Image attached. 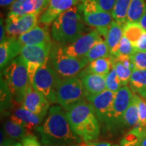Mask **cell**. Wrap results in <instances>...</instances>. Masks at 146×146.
<instances>
[{
	"label": "cell",
	"mask_w": 146,
	"mask_h": 146,
	"mask_svg": "<svg viewBox=\"0 0 146 146\" xmlns=\"http://www.w3.org/2000/svg\"><path fill=\"white\" fill-rule=\"evenodd\" d=\"M62 81V78L58 75L48 60L36 71L32 85L45 97L50 104H56L57 90Z\"/></svg>",
	"instance_id": "6"
},
{
	"label": "cell",
	"mask_w": 146,
	"mask_h": 146,
	"mask_svg": "<svg viewBox=\"0 0 146 146\" xmlns=\"http://www.w3.org/2000/svg\"><path fill=\"white\" fill-rule=\"evenodd\" d=\"M133 93L146 99V70L134 68L129 81Z\"/></svg>",
	"instance_id": "20"
},
{
	"label": "cell",
	"mask_w": 146,
	"mask_h": 146,
	"mask_svg": "<svg viewBox=\"0 0 146 146\" xmlns=\"http://www.w3.org/2000/svg\"><path fill=\"white\" fill-rule=\"evenodd\" d=\"M16 1L17 0H0V5L2 7L8 6V5H12V3L16 2Z\"/></svg>",
	"instance_id": "45"
},
{
	"label": "cell",
	"mask_w": 146,
	"mask_h": 146,
	"mask_svg": "<svg viewBox=\"0 0 146 146\" xmlns=\"http://www.w3.org/2000/svg\"><path fill=\"white\" fill-rule=\"evenodd\" d=\"M43 146H53V145H43Z\"/></svg>",
	"instance_id": "48"
},
{
	"label": "cell",
	"mask_w": 146,
	"mask_h": 146,
	"mask_svg": "<svg viewBox=\"0 0 146 146\" xmlns=\"http://www.w3.org/2000/svg\"><path fill=\"white\" fill-rule=\"evenodd\" d=\"M145 101H146V99H145Z\"/></svg>",
	"instance_id": "50"
},
{
	"label": "cell",
	"mask_w": 146,
	"mask_h": 146,
	"mask_svg": "<svg viewBox=\"0 0 146 146\" xmlns=\"http://www.w3.org/2000/svg\"><path fill=\"white\" fill-rule=\"evenodd\" d=\"M73 132L84 142L96 141L100 134V123L92 105L86 99L66 110Z\"/></svg>",
	"instance_id": "3"
},
{
	"label": "cell",
	"mask_w": 146,
	"mask_h": 146,
	"mask_svg": "<svg viewBox=\"0 0 146 146\" xmlns=\"http://www.w3.org/2000/svg\"><path fill=\"white\" fill-rule=\"evenodd\" d=\"M50 102L41 93L31 84L27 89L21 106L35 114L46 116L50 109Z\"/></svg>",
	"instance_id": "14"
},
{
	"label": "cell",
	"mask_w": 146,
	"mask_h": 146,
	"mask_svg": "<svg viewBox=\"0 0 146 146\" xmlns=\"http://www.w3.org/2000/svg\"><path fill=\"white\" fill-rule=\"evenodd\" d=\"M53 146H79L78 144H72V145H53Z\"/></svg>",
	"instance_id": "46"
},
{
	"label": "cell",
	"mask_w": 146,
	"mask_h": 146,
	"mask_svg": "<svg viewBox=\"0 0 146 146\" xmlns=\"http://www.w3.org/2000/svg\"><path fill=\"white\" fill-rule=\"evenodd\" d=\"M109 56H110V54L108 46L106 39L102 37L96 42L94 47L87 53L85 58L89 62H91L100 58L109 57Z\"/></svg>",
	"instance_id": "24"
},
{
	"label": "cell",
	"mask_w": 146,
	"mask_h": 146,
	"mask_svg": "<svg viewBox=\"0 0 146 146\" xmlns=\"http://www.w3.org/2000/svg\"><path fill=\"white\" fill-rule=\"evenodd\" d=\"M105 78L107 89L110 91L116 93L123 86L114 68H112L110 72L106 76Z\"/></svg>",
	"instance_id": "31"
},
{
	"label": "cell",
	"mask_w": 146,
	"mask_h": 146,
	"mask_svg": "<svg viewBox=\"0 0 146 146\" xmlns=\"http://www.w3.org/2000/svg\"><path fill=\"white\" fill-rule=\"evenodd\" d=\"M96 1L102 10L112 13L116 0H96Z\"/></svg>",
	"instance_id": "37"
},
{
	"label": "cell",
	"mask_w": 146,
	"mask_h": 146,
	"mask_svg": "<svg viewBox=\"0 0 146 146\" xmlns=\"http://www.w3.org/2000/svg\"><path fill=\"white\" fill-rule=\"evenodd\" d=\"M47 26L42 27L36 25L28 32L18 36V40L23 45H35L52 43V38Z\"/></svg>",
	"instance_id": "16"
},
{
	"label": "cell",
	"mask_w": 146,
	"mask_h": 146,
	"mask_svg": "<svg viewBox=\"0 0 146 146\" xmlns=\"http://www.w3.org/2000/svg\"><path fill=\"white\" fill-rule=\"evenodd\" d=\"M35 130L41 136L43 145H65L81 143V139L71 129L65 109L60 105L50 108L43 123Z\"/></svg>",
	"instance_id": "1"
},
{
	"label": "cell",
	"mask_w": 146,
	"mask_h": 146,
	"mask_svg": "<svg viewBox=\"0 0 146 146\" xmlns=\"http://www.w3.org/2000/svg\"><path fill=\"white\" fill-rule=\"evenodd\" d=\"M139 124L138 108L134 96L130 106L126 110L124 115L123 127L126 128H133Z\"/></svg>",
	"instance_id": "29"
},
{
	"label": "cell",
	"mask_w": 146,
	"mask_h": 146,
	"mask_svg": "<svg viewBox=\"0 0 146 146\" xmlns=\"http://www.w3.org/2000/svg\"><path fill=\"white\" fill-rule=\"evenodd\" d=\"M81 1H83V0H81Z\"/></svg>",
	"instance_id": "49"
},
{
	"label": "cell",
	"mask_w": 146,
	"mask_h": 146,
	"mask_svg": "<svg viewBox=\"0 0 146 146\" xmlns=\"http://www.w3.org/2000/svg\"><path fill=\"white\" fill-rule=\"evenodd\" d=\"M14 146H23V144L19 143V142H16V143H14Z\"/></svg>",
	"instance_id": "47"
},
{
	"label": "cell",
	"mask_w": 146,
	"mask_h": 146,
	"mask_svg": "<svg viewBox=\"0 0 146 146\" xmlns=\"http://www.w3.org/2000/svg\"><path fill=\"white\" fill-rule=\"evenodd\" d=\"M85 25L81 3L76 4L54 20L51 36L56 43L62 46L71 44L85 34Z\"/></svg>",
	"instance_id": "2"
},
{
	"label": "cell",
	"mask_w": 146,
	"mask_h": 146,
	"mask_svg": "<svg viewBox=\"0 0 146 146\" xmlns=\"http://www.w3.org/2000/svg\"><path fill=\"white\" fill-rule=\"evenodd\" d=\"M14 115L23 120L27 129L31 131L39 126L45 119V116L35 114L23 107L18 108L14 112Z\"/></svg>",
	"instance_id": "22"
},
{
	"label": "cell",
	"mask_w": 146,
	"mask_h": 146,
	"mask_svg": "<svg viewBox=\"0 0 146 146\" xmlns=\"http://www.w3.org/2000/svg\"><path fill=\"white\" fill-rule=\"evenodd\" d=\"M138 23L141 25L144 30L146 31V9L145 12H144V14H143V16H142L141 18L139 21Z\"/></svg>",
	"instance_id": "43"
},
{
	"label": "cell",
	"mask_w": 146,
	"mask_h": 146,
	"mask_svg": "<svg viewBox=\"0 0 146 146\" xmlns=\"http://www.w3.org/2000/svg\"><path fill=\"white\" fill-rule=\"evenodd\" d=\"M112 68L116 71L123 86L129 83L133 69L126 66L123 62L117 57L112 56Z\"/></svg>",
	"instance_id": "28"
},
{
	"label": "cell",
	"mask_w": 146,
	"mask_h": 146,
	"mask_svg": "<svg viewBox=\"0 0 146 146\" xmlns=\"http://www.w3.org/2000/svg\"><path fill=\"white\" fill-rule=\"evenodd\" d=\"M50 0H23V9L26 14H40L46 9Z\"/></svg>",
	"instance_id": "30"
},
{
	"label": "cell",
	"mask_w": 146,
	"mask_h": 146,
	"mask_svg": "<svg viewBox=\"0 0 146 146\" xmlns=\"http://www.w3.org/2000/svg\"><path fill=\"white\" fill-rule=\"evenodd\" d=\"M136 146H146V130L142 135L141 139H140Z\"/></svg>",
	"instance_id": "44"
},
{
	"label": "cell",
	"mask_w": 146,
	"mask_h": 146,
	"mask_svg": "<svg viewBox=\"0 0 146 146\" xmlns=\"http://www.w3.org/2000/svg\"><path fill=\"white\" fill-rule=\"evenodd\" d=\"M135 52L136 51L135 50L132 43L123 35L120 43L117 57L119 56H131L133 54H134Z\"/></svg>",
	"instance_id": "34"
},
{
	"label": "cell",
	"mask_w": 146,
	"mask_h": 146,
	"mask_svg": "<svg viewBox=\"0 0 146 146\" xmlns=\"http://www.w3.org/2000/svg\"><path fill=\"white\" fill-rule=\"evenodd\" d=\"M0 27H1V36H0V41L1 43H3L8 39V37H6V31H5V26L3 24V18H1V23H0Z\"/></svg>",
	"instance_id": "41"
},
{
	"label": "cell",
	"mask_w": 146,
	"mask_h": 146,
	"mask_svg": "<svg viewBox=\"0 0 146 146\" xmlns=\"http://www.w3.org/2000/svg\"><path fill=\"white\" fill-rule=\"evenodd\" d=\"M131 2V0H116L112 12L114 21L122 25L127 23V14Z\"/></svg>",
	"instance_id": "27"
},
{
	"label": "cell",
	"mask_w": 146,
	"mask_h": 146,
	"mask_svg": "<svg viewBox=\"0 0 146 146\" xmlns=\"http://www.w3.org/2000/svg\"><path fill=\"white\" fill-rule=\"evenodd\" d=\"M21 143L23 146H41L36 137L32 134L24 138Z\"/></svg>",
	"instance_id": "38"
},
{
	"label": "cell",
	"mask_w": 146,
	"mask_h": 146,
	"mask_svg": "<svg viewBox=\"0 0 146 146\" xmlns=\"http://www.w3.org/2000/svg\"><path fill=\"white\" fill-rule=\"evenodd\" d=\"M87 95L79 76L64 78L57 90V104L66 110L86 99Z\"/></svg>",
	"instance_id": "7"
},
{
	"label": "cell",
	"mask_w": 146,
	"mask_h": 146,
	"mask_svg": "<svg viewBox=\"0 0 146 146\" xmlns=\"http://www.w3.org/2000/svg\"><path fill=\"white\" fill-rule=\"evenodd\" d=\"M23 0H17L16 2L12 3L10 6L8 14L14 16L26 15L23 9Z\"/></svg>",
	"instance_id": "36"
},
{
	"label": "cell",
	"mask_w": 146,
	"mask_h": 146,
	"mask_svg": "<svg viewBox=\"0 0 146 146\" xmlns=\"http://www.w3.org/2000/svg\"><path fill=\"white\" fill-rule=\"evenodd\" d=\"M133 47L136 52H146V31L142 35L141 39L139 40Z\"/></svg>",
	"instance_id": "39"
},
{
	"label": "cell",
	"mask_w": 146,
	"mask_h": 146,
	"mask_svg": "<svg viewBox=\"0 0 146 146\" xmlns=\"http://www.w3.org/2000/svg\"><path fill=\"white\" fill-rule=\"evenodd\" d=\"M4 131L9 137L21 141L27 136L31 135L30 131L28 130L27 128L14 123L10 120H7L5 123Z\"/></svg>",
	"instance_id": "23"
},
{
	"label": "cell",
	"mask_w": 146,
	"mask_h": 146,
	"mask_svg": "<svg viewBox=\"0 0 146 146\" xmlns=\"http://www.w3.org/2000/svg\"><path fill=\"white\" fill-rule=\"evenodd\" d=\"M23 45L18 38H8L0 45V67L3 70L9 63L21 54Z\"/></svg>",
	"instance_id": "17"
},
{
	"label": "cell",
	"mask_w": 146,
	"mask_h": 146,
	"mask_svg": "<svg viewBox=\"0 0 146 146\" xmlns=\"http://www.w3.org/2000/svg\"><path fill=\"white\" fill-rule=\"evenodd\" d=\"M112 69V56L102 58L91 62L83 70L84 72L94 73L106 77Z\"/></svg>",
	"instance_id": "21"
},
{
	"label": "cell",
	"mask_w": 146,
	"mask_h": 146,
	"mask_svg": "<svg viewBox=\"0 0 146 146\" xmlns=\"http://www.w3.org/2000/svg\"><path fill=\"white\" fill-rule=\"evenodd\" d=\"M81 7L85 24L94 27L102 37L106 38L110 25L114 21L112 13L102 10L96 0L81 1Z\"/></svg>",
	"instance_id": "8"
},
{
	"label": "cell",
	"mask_w": 146,
	"mask_h": 146,
	"mask_svg": "<svg viewBox=\"0 0 146 146\" xmlns=\"http://www.w3.org/2000/svg\"><path fill=\"white\" fill-rule=\"evenodd\" d=\"M102 37L99 32L94 29L84 34L74 43L62 46L64 52L68 56L78 58H85L96 42Z\"/></svg>",
	"instance_id": "12"
},
{
	"label": "cell",
	"mask_w": 146,
	"mask_h": 146,
	"mask_svg": "<svg viewBox=\"0 0 146 146\" xmlns=\"http://www.w3.org/2000/svg\"><path fill=\"white\" fill-rule=\"evenodd\" d=\"M115 95L116 93L107 89L98 94L87 95V101L92 105L100 123L105 124L106 121L110 111L112 108Z\"/></svg>",
	"instance_id": "13"
},
{
	"label": "cell",
	"mask_w": 146,
	"mask_h": 146,
	"mask_svg": "<svg viewBox=\"0 0 146 146\" xmlns=\"http://www.w3.org/2000/svg\"><path fill=\"white\" fill-rule=\"evenodd\" d=\"M79 0H50L47 8L39 17V22L45 25L52 24L60 14L77 4Z\"/></svg>",
	"instance_id": "15"
},
{
	"label": "cell",
	"mask_w": 146,
	"mask_h": 146,
	"mask_svg": "<svg viewBox=\"0 0 146 146\" xmlns=\"http://www.w3.org/2000/svg\"><path fill=\"white\" fill-rule=\"evenodd\" d=\"M79 146H119L117 144H114L109 142H81L78 143Z\"/></svg>",
	"instance_id": "40"
},
{
	"label": "cell",
	"mask_w": 146,
	"mask_h": 146,
	"mask_svg": "<svg viewBox=\"0 0 146 146\" xmlns=\"http://www.w3.org/2000/svg\"><path fill=\"white\" fill-rule=\"evenodd\" d=\"M49 60L62 78L76 76L89 64L85 57L78 58L68 56L63 50L62 46L56 42L52 44Z\"/></svg>",
	"instance_id": "5"
},
{
	"label": "cell",
	"mask_w": 146,
	"mask_h": 146,
	"mask_svg": "<svg viewBox=\"0 0 146 146\" xmlns=\"http://www.w3.org/2000/svg\"><path fill=\"white\" fill-rule=\"evenodd\" d=\"M85 91L89 95H96L107 89L104 76L82 70L78 74Z\"/></svg>",
	"instance_id": "18"
},
{
	"label": "cell",
	"mask_w": 146,
	"mask_h": 146,
	"mask_svg": "<svg viewBox=\"0 0 146 146\" xmlns=\"http://www.w3.org/2000/svg\"><path fill=\"white\" fill-rule=\"evenodd\" d=\"M12 99V95L8 85L4 80L1 76V112L5 109H8L11 105V100Z\"/></svg>",
	"instance_id": "32"
},
{
	"label": "cell",
	"mask_w": 146,
	"mask_h": 146,
	"mask_svg": "<svg viewBox=\"0 0 146 146\" xmlns=\"http://www.w3.org/2000/svg\"><path fill=\"white\" fill-rule=\"evenodd\" d=\"M145 31L138 23H127L123 25V35L135 46Z\"/></svg>",
	"instance_id": "25"
},
{
	"label": "cell",
	"mask_w": 146,
	"mask_h": 146,
	"mask_svg": "<svg viewBox=\"0 0 146 146\" xmlns=\"http://www.w3.org/2000/svg\"><path fill=\"white\" fill-rule=\"evenodd\" d=\"M52 44L53 43L23 45L21 56L27 62L29 77L31 85L36 71L49 60Z\"/></svg>",
	"instance_id": "10"
},
{
	"label": "cell",
	"mask_w": 146,
	"mask_h": 146,
	"mask_svg": "<svg viewBox=\"0 0 146 146\" xmlns=\"http://www.w3.org/2000/svg\"><path fill=\"white\" fill-rule=\"evenodd\" d=\"M133 96L138 108L139 123L142 127H146V101L137 94L133 93Z\"/></svg>",
	"instance_id": "33"
},
{
	"label": "cell",
	"mask_w": 146,
	"mask_h": 146,
	"mask_svg": "<svg viewBox=\"0 0 146 146\" xmlns=\"http://www.w3.org/2000/svg\"><path fill=\"white\" fill-rule=\"evenodd\" d=\"M133 93L127 85L123 86L116 93L114 102L105 125L110 129L123 127L124 115L133 100Z\"/></svg>",
	"instance_id": "9"
},
{
	"label": "cell",
	"mask_w": 146,
	"mask_h": 146,
	"mask_svg": "<svg viewBox=\"0 0 146 146\" xmlns=\"http://www.w3.org/2000/svg\"><path fill=\"white\" fill-rule=\"evenodd\" d=\"M15 143L16 141L14 139L9 137L4 139V141L1 143V146H14Z\"/></svg>",
	"instance_id": "42"
},
{
	"label": "cell",
	"mask_w": 146,
	"mask_h": 146,
	"mask_svg": "<svg viewBox=\"0 0 146 146\" xmlns=\"http://www.w3.org/2000/svg\"><path fill=\"white\" fill-rule=\"evenodd\" d=\"M123 36V25L114 21L110 25L105 39L110 56L117 57L120 43Z\"/></svg>",
	"instance_id": "19"
},
{
	"label": "cell",
	"mask_w": 146,
	"mask_h": 146,
	"mask_svg": "<svg viewBox=\"0 0 146 146\" xmlns=\"http://www.w3.org/2000/svg\"><path fill=\"white\" fill-rule=\"evenodd\" d=\"M131 59L135 68L146 70V52H135L131 56Z\"/></svg>",
	"instance_id": "35"
},
{
	"label": "cell",
	"mask_w": 146,
	"mask_h": 146,
	"mask_svg": "<svg viewBox=\"0 0 146 146\" xmlns=\"http://www.w3.org/2000/svg\"><path fill=\"white\" fill-rule=\"evenodd\" d=\"M3 75L13 101L22 105L27 89L31 84L25 60L21 56H17L5 67Z\"/></svg>",
	"instance_id": "4"
},
{
	"label": "cell",
	"mask_w": 146,
	"mask_h": 146,
	"mask_svg": "<svg viewBox=\"0 0 146 146\" xmlns=\"http://www.w3.org/2000/svg\"><path fill=\"white\" fill-rule=\"evenodd\" d=\"M40 14H29L24 16L8 14L5 21V31L8 38L18 36L36 26Z\"/></svg>",
	"instance_id": "11"
},
{
	"label": "cell",
	"mask_w": 146,
	"mask_h": 146,
	"mask_svg": "<svg viewBox=\"0 0 146 146\" xmlns=\"http://www.w3.org/2000/svg\"><path fill=\"white\" fill-rule=\"evenodd\" d=\"M146 9V0H131L127 23H139Z\"/></svg>",
	"instance_id": "26"
}]
</instances>
